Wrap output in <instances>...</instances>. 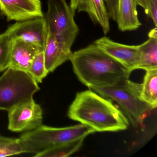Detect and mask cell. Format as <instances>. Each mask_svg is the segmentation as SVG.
<instances>
[{"instance_id":"cell-15","label":"cell","mask_w":157,"mask_h":157,"mask_svg":"<svg viewBox=\"0 0 157 157\" xmlns=\"http://www.w3.org/2000/svg\"><path fill=\"white\" fill-rule=\"evenodd\" d=\"M149 39L139 45L140 63L139 69H157V36L148 35Z\"/></svg>"},{"instance_id":"cell-22","label":"cell","mask_w":157,"mask_h":157,"mask_svg":"<svg viewBox=\"0 0 157 157\" xmlns=\"http://www.w3.org/2000/svg\"><path fill=\"white\" fill-rule=\"evenodd\" d=\"M148 16L152 19L155 27H157V0H150L149 11Z\"/></svg>"},{"instance_id":"cell-9","label":"cell","mask_w":157,"mask_h":157,"mask_svg":"<svg viewBox=\"0 0 157 157\" xmlns=\"http://www.w3.org/2000/svg\"><path fill=\"white\" fill-rule=\"evenodd\" d=\"M94 43L131 72L135 70L139 69L140 63L139 45H128L120 44L106 37L99 38Z\"/></svg>"},{"instance_id":"cell-16","label":"cell","mask_w":157,"mask_h":157,"mask_svg":"<svg viewBox=\"0 0 157 157\" xmlns=\"http://www.w3.org/2000/svg\"><path fill=\"white\" fill-rule=\"evenodd\" d=\"M146 71L142 83L141 98L155 109L157 106V69Z\"/></svg>"},{"instance_id":"cell-1","label":"cell","mask_w":157,"mask_h":157,"mask_svg":"<svg viewBox=\"0 0 157 157\" xmlns=\"http://www.w3.org/2000/svg\"><path fill=\"white\" fill-rule=\"evenodd\" d=\"M70 60L79 80L90 89L113 86L131 73L94 43L72 53Z\"/></svg>"},{"instance_id":"cell-21","label":"cell","mask_w":157,"mask_h":157,"mask_svg":"<svg viewBox=\"0 0 157 157\" xmlns=\"http://www.w3.org/2000/svg\"><path fill=\"white\" fill-rule=\"evenodd\" d=\"M109 18L116 21L117 17L118 0H104Z\"/></svg>"},{"instance_id":"cell-3","label":"cell","mask_w":157,"mask_h":157,"mask_svg":"<svg viewBox=\"0 0 157 157\" xmlns=\"http://www.w3.org/2000/svg\"><path fill=\"white\" fill-rule=\"evenodd\" d=\"M141 89L142 83L134 82L128 78L113 86L92 87L90 89L105 98L116 102L132 126L136 129H141L144 127L145 118L154 110L142 100Z\"/></svg>"},{"instance_id":"cell-13","label":"cell","mask_w":157,"mask_h":157,"mask_svg":"<svg viewBox=\"0 0 157 157\" xmlns=\"http://www.w3.org/2000/svg\"><path fill=\"white\" fill-rule=\"evenodd\" d=\"M43 50L22 40H13L9 67L27 72L36 55Z\"/></svg>"},{"instance_id":"cell-5","label":"cell","mask_w":157,"mask_h":157,"mask_svg":"<svg viewBox=\"0 0 157 157\" xmlns=\"http://www.w3.org/2000/svg\"><path fill=\"white\" fill-rule=\"evenodd\" d=\"M39 90L38 83L28 72L8 68L0 77V110L9 112L33 101Z\"/></svg>"},{"instance_id":"cell-7","label":"cell","mask_w":157,"mask_h":157,"mask_svg":"<svg viewBox=\"0 0 157 157\" xmlns=\"http://www.w3.org/2000/svg\"><path fill=\"white\" fill-rule=\"evenodd\" d=\"M12 41L21 40L44 49L48 31L44 17L17 22L5 32Z\"/></svg>"},{"instance_id":"cell-24","label":"cell","mask_w":157,"mask_h":157,"mask_svg":"<svg viewBox=\"0 0 157 157\" xmlns=\"http://www.w3.org/2000/svg\"><path fill=\"white\" fill-rule=\"evenodd\" d=\"M0 135H1V134H0Z\"/></svg>"},{"instance_id":"cell-23","label":"cell","mask_w":157,"mask_h":157,"mask_svg":"<svg viewBox=\"0 0 157 157\" xmlns=\"http://www.w3.org/2000/svg\"><path fill=\"white\" fill-rule=\"evenodd\" d=\"M137 5L142 7L145 11V13L148 15L149 11L150 0H136Z\"/></svg>"},{"instance_id":"cell-17","label":"cell","mask_w":157,"mask_h":157,"mask_svg":"<svg viewBox=\"0 0 157 157\" xmlns=\"http://www.w3.org/2000/svg\"><path fill=\"white\" fill-rule=\"evenodd\" d=\"M85 138L80 139L74 141L59 145L36 153L34 157H69L77 152L81 148Z\"/></svg>"},{"instance_id":"cell-2","label":"cell","mask_w":157,"mask_h":157,"mask_svg":"<svg viewBox=\"0 0 157 157\" xmlns=\"http://www.w3.org/2000/svg\"><path fill=\"white\" fill-rule=\"evenodd\" d=\"M70 119L91 128L95 132L125 130L129 121L111 100L91 90L78 93L69 107Z\"/></svg>"},{"instance_id":"cell-6","label":"cell","mask_w":157,"mask_h":157,"mask_svg":"<svg viewBox=\"0 0 157 157\" xmlns=\"http://www.w3.org/2000/svg\"><path fill=\"white\" fill-rule=\"evenodd\" d=\"M48 11L44 15L48 31L58 42L71 49L79 29L66 0H48Z\"/></svg>"},{"instance_id":"cell-18","label":"cell","mask_w":157,"mask_h":157,"mask_svg":"<svg viewBox=\"0 0 157 157\" xmlns=\"http://www.w3.org/2000/svg\"><path fill=\"white\" fill-rule=\"evenodd\" d=\"M23 153H26V150L20 138L7 137L0 135V157Z\"/></svg>"},{"instance_id":"cell-8","label":"cell","mask_w":157,"mask_h":157,"mask_svg":"<svg viewBox=\"0 0 157 157\" xmlns=\"http://www.w3.org/2000/svg\"><path fill=\"white\" fill-rule=\"evenodd\" d=\"M8 117V128L11 131H31L42 125L43 111L40 105L33 100L10 110Z\"/></svg>"},{"instance_id":"cell-20","label":"cell","mask_w":157,"mask_h":157,"mask_svg":"<svg viewBox=\"0 0 157 157\" xmlns=\"http://www.w3.org/2000/svg\"><path fill=\"white\" fill-rule=\"evenodd\" d=\"M13 41L7 34H0V72L10 67Z\"/></svg>"},{"instance_id":"cell-14","label":"cell","mask_w":157,"mask_h":157,"mask_svg":"<svg viewBox=\"0 0 157 157\" xmlns=\"http://www.w3.org/2000/svg\"><path fill=\"white\" fill-rule=\"evenodd\" d=\"M137 5L136 0H118L116 22L121 32L134 31L141 26L138 17Z\"/></svg>"},{"instance_id":"cell-19","label":"cell","mask_w":157,"mask_h":157,"mask_svg":"<svg viewBox=\"0 0 157 157\" xmlns=\"http://www.w3.org/2000/svg\"><path fill=\"white\" fill-rule=\"evenodd\" d=\"M37 82L41 83L48 74L45 65L44 50L39 51L36 55L27 71Z\"/></svg>"},{"instance_id":"cell-4","label":"cell","mask_w":157,"mask_h":157,"mask_svg":"<svg viewBox=\"0 0 157 157\" xmlns=\"http://www.w3.org/2000/svg\"><path fill=\"white\" fill-rule=\"evenodd\" d=\"M95 132L91 128L83 124L65 127L56 128L42 124L20 137L26 153H36L59 145L85 138Z\"/></svg>"},{"instance_id":"cell-11","label":"cell","mask_w":157,"mask_h":157,"mask_svg":"<svg viewBox=\"0 0 157 157\" xmlns=\"http://www.w3.org/2000/svg\"><path fill=\"white\" fill-rule=\"evenodd\" d=\"M69 7L74 16L76 11L88 13L94 23L100 25L105 35L110 32V18L104 0H70Z\"/></svg>"},{"instance_id":"cell-10","label":"cell","mask_w":157,"mask_h":157,"mask_svg":"<svg viewBox=\"0 0 157 157\" xmlns=\"http://www.w3.org/2000/svg\"><path fill=\"white\" fill-rule=\"evenodd\" d=\"M0 11L8 21L20 22L44 17L40 0H0Z\"/></svg>"},{"instance_id":"cell-12","label":"cell","mask_w":157,"mask_h":157,"mask_svg":"<svg viewBox=\"0 0 157 157\" xmlns=\"http://www.w3.org/2000/svg\"><path fill=\"white\" fill-rule=\"evenodd\" d=\"M44 53L45 65L48 73L53 72L58 67L70 60L73 53L71 49L58 42L48 32Z\"/></svg>"}]
</instances>
